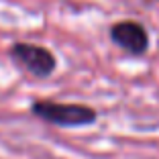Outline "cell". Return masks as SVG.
<instances>
[{
	"label": "cell",
	"instance_id": "obj_1",
	"mask_svg": "<svg viewBox=\"0 0 159 159\" xmlns=\"http://www.w3.org/2000/svg\"><path fill=\"white\" fill-rule=\"evenodd\" d=\"M33 114L57 126H86L98 118V112L86 104H63L51 100H37L33 104Z\"/></svg>",
	"mask_w": 159,
	"mask_h": 159
},
{
	"label": "cell",
	"instance_id": "obj_2",
	"mask_svg": "<svg viewBox=\"0 0 159 159\" xmlns=\"http://www.w3.org/2000/svg\"><path fill=\"white\" fill-rule=\"evenodd\" d=\"M10 57L35 78H49L57 67L55 55L47 47L35 43H14L10 47Z\"/></svg>",
	"mask_w": 159,
	"mask_h": 159
},
{
	"label": "cell",
	"instance_id": "obj_3",
	"mask_svg": "<svg viewBox=\"0 0 159 159\" xmlns=\"http://www.w3.org/2000/svg\"><path fill=\"white\" fill-rule=\"evenodd\" d=\"M110 39L133 55H143L149 47V35L137 20H120L110 27Z\"/></svg>",
	"mask_w": 159,
	"mask_h": 159
}]
</instances>
